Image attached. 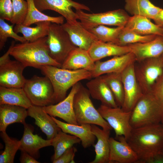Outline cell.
Wrapping results in <instances>:
<instances>
[{"label":"cell","mask_w":163,"mask_h":163,"mask_svg":"<svg viewBox=\"0 0 163 163\" xmlns=\"http://www.w3.org/2000/svg\"><path fill=\"white\" fill-rule=\"evenodd\" d=\"M157 36L154 34L142 35L130 31L124 27L118 37L116 44L125 46L138 43H145L154 40Z\"/></svg>","instance_id":"obj_36"},{"label":"cell","mask_w":163,"mask_h":163,"mask_svg":"<svg viewBox=\"0 0 163 163\" xmlns=\"http://www.w3.org/2000/svg\"><path fill=\"white\" fill-rule=\"evenodd\" d=\"M46 37L33 42L26 41L14 45L10 55L25 67L40 69L47 65L61 68L62 65L50 56Z\"/></svg>","instance_id":"obj_2"},{"label":"cell","mask_w":163,"mask_h":163,"mask_svg":"<svg viewBox=\"0 0 163 163\" xmlns=\"http://www.w3.org/2000/svg\"><path fill=\"white\" fill-rule=\"evenodd\" d=\"M0 135L5 147L0 155V163H13L16 153L19 149L20 141L10 138L6 132H1Z\"/></svg>","instance_id":"obj_35"},{"label":"cell","mask_w":163,"mask_h":163,"mask_svg":"<svg viewBox=\"0 0 163 163\" xmlns=\"http://www.w3.org/2000/svg\"><path fill=\"white\" fill-rule=\"evenodd\" d=\"M95 66V62L88 51L76 47L69 54L61 68L71 70L83 69L90 72Z\"/></svg>","instance_id":"obj_23"},{"label":"cell","mask_w":163,"mask_h":163,"mask_svg":"<svg viewBox=\"0 0 163 163\" xmlns=\"http://www.w3.org/2000/svg\"><path fill=\"white\" fill-rule=\"evenodd\" d=\"M110 137L109 163H137L138 156L123 136Z\"/></svg>","instance_id":"obj_14"},{"label":"cell","mask_w":163,"mask_h":163,"mask_svg":"<svg viewBox=\"0 0 163 163\" xmlns=\"http://www.w3.org/2000/svg\"><path fill=\"white\" fill-rule=\"evenodd\" d=\"M124 27L141 35L154 34L163 36V28L152 23L149 19L143 16L134 15L129 17Z\"/></svg>","instance_id":"obj_27"},{"label":"cell","mask_w":163,"mask_h":163,"mask_svg":"<svg viewBox=\"0 0 163 163\" xmlns=\"http://www.w3.org/2000/svg\"><path fill=\"white\" fill-rule=\"evenodd\" d=\"M151 93L158 100L163 102V75L156 81L152 87Z\"/></svg>","instance_id":"obj_41"},{"label":"cell","mask_w":163,"mask_h":163,"mask_svg":"<svg viewBox=\"0 0 163 163\" xmlns=\"http://www.w3.org/2000/svg\"><path fill=\"white\" fill-rule=\"evenodd\" d=\"M77 20L85 29L99 25L124 27L129 17L121 9L97 13H88L82 10H76Z\"/></svg>","instance_id":"obj_9"},{"label":"cell","mask_w":163,"mask_h":163,"mask_svg":"<svg viewBox=\"0 0 163 163\" xmlns=\"http://www.w3.org/2000/svg\"><path fill=\"white\" fill-rule=\"evenodd\" d=\"M40 69L53 85L54 104L64 99L68 90L76 83L92 78L91 72L83 69L71 70L49 65L43 66Z\"/></svg>","instance_id":"obj_3"},{"label":"cell","mask_w":163,"mask_h":163,"mask_svg":"<svg viewBox=\"0 0 163 163\" xmlns=\"http://www.w3.org/2000/svg\"><path fill=\"white\" fill-rule=\"evenodd\" d=\"M133 63L121 73L124 91V100L121 108L131 111L143 94L137 81Z\"/></svg>","instance_id":"obj_12"},{"label":"cell","mask_w":163,"mask_h":163,"mask_svg":"<svg viewBox=\"0 0 163 163\" xmlns=\"http://www.w3.org/2000/svg\"><path fill=\"white\" fill-rule=\"evenodd\" d=\"M81 84L79 82L74 85L68 95L63 100L55 104L42 107L43 110L50 115L59 117L68 123L78 125L74 111L73 100Z\"/></svg>","instance_id":"obj_13"},{"label":"cell","mask_w":163,"mask_h":163,"mask_svg":"<svg viewBox=\"0 0 163 163\" xmlns=\"http://www.w3.org/2000/svg\"><path fill=\"white\" fill-rule=\"evenodd\" d=\"M134 54L129 52L114 57L107 61L95 62L94 69L91 72L92 78L112 73H121L127 67L136 62Z\"/></svg>","instance_id":"obj_16"},{"label":"cell","mask_w":163,"mask_h":163,"mask_svg":"<svg viewBox=\"0 0 163 163\" xmlns=\"http://www.w3.org/2000/svg\"><path fill=\"white\" fill-rule=\"evenodd\" d=\"M27 109L18 106L0 105V131L5 132L7 126L13 123H25L28 116Z\"/></svg>","instance_id":"obj_26"},{"label":"cell","mask_w":163,"mask_h":163,"mask_svg":"<svg viewBox=\"0 0 163 163\" xmlns=\"http://www.w3.org/2000/svg\"></svg>","instance_id":"obj_49"},{"label":"cell","mask_w":163,"mask_h":163,"mask_svg":"<svg viewBox=\"0 0 163 163\" xmlns=\"http://www.w3.org/2000/svg\"><path fill=\"white\" fill-rule=\"evenodd\" d=\"M162 58H163V54L162 55Z\"/></svg>","instance_id":"obj_48"},{"label":"cell","mask_w":163,"mask_h":163,"mask_svg":"<svg viewBox=\"0 0 163 163\" xmlns=\"http://www.w3.org/2000/svg\"><path fill=\"white\" fill-rule=\"evenodd\" d=\"M86 85L92 97L100 101L101 104L112 107H118L112 91L102 76L94 78Z\"/></svg>","instance_id":"obj_20"},{"label":"cell","mask_w":163,"mask_h":163,"mask_svg":"<svg viewBox=\"0 0 163 163\" xmlns=\"http://www.w3.org/2000/svg\"><path fill=\"white\" fill-rule=\"evenodd\" d=\"M28 116L35 120V124L46 135L47 139H52L61 129L42 107L32 105L27 109Z\"/></svg>","instance_id":"obj_19"},{"label":"cell","mask_w":163,"mask_h":163,"mask_svg":"<svg viewBox=\"0 0 163 163\" xmlns=\"http://www.w3.org/2000/svg\"><path fill=\"white\" fill-rule=\"evenodd\" d=\"M13 14L10 21L12 24H22L26 18L27 10L28 3L24 0H11Z\"/></svg>","instance_id":"obj_38"},{"label":"cell","mask_w":163,"mask_h":163,"mask_svg":"<svg viewBox=\"0 0 163 163\" xmlns=\"http://www.w3.org/2000/svg\"><path fill=\"white\" fill-rule=\"evenodd\" d=\"M23 88L33 105L43 107L54 104L53 88L46 76L34 75L26 79Z\"/></svg>","instance_id":"obj_8"},{"label":"cell","mask_w":163,"mask_h":163,"mask_svg":"<svg viewBox=\"0 0 163 163\" xmlns=\"http://www.w3.org/2000/svg\"><path fill=\"white\" fill-rule=\"evenodd\" d=\"M161 123L163 125V115L162 118Z\"/></svg>","instance_id":"obj_47"},{"label":"cell","mask_w":163,"mask_h":163,"mask_svg":"<svg viewBox=\"0 0 163 163\" xmlns=\"http://www.w3.org/2000/svg\"><path fill=\"white\" fill-rule=\"evenodd\" d=\"M20 161L21 163H39L34 158L26 152L21 151Z\"/></svg>","instance_id":"obj_42"},{"label":"cell","mask_w":163,"mask_h":163,"mask_svg":"<svg viewBox=\"0 0 163 163\" xmlns=\"http://www.w3.org/2000/svg\"><path fill=\"white\" fill-rule=\"evenodd\" d=\"M153 20L156 24L163 28V9H161Z\"/></svg>","instance_id":"obj_45"},{"label":"cell","mask_w":163,"mask_h":163,"mask_svg":"<svg viewBox=\"0 0 163 163\" xmlns=\"http://www.w3.org/2000/svg\"><path fill=\"white\" fill-rule=\"evenodd\" d=\"M134 70L137 81L143 94L151 93L156 81L163 74L162 56L136 61Z\"/></svg>","instance_id":"obj_7"},{"label":"cell","mask_w":163,"mask_h":163,"mask_svg":"<svg viewBox=\"0 0 163 163\" xmlns=\"http://www.w3.org/2000/svg\"><path fill=\"white\" fill-rule=\"evenodd\" d=\"M91 131L97 139L94 145L96 154L94 159L90 163H109L110 145L109 139L110 130L99 128L91 124Z\"/></svg>","instance_id":"obj_25"},{"label":"cell","mask_w":163,"mask_h":163,"mask_svg":"<svg viewBox=\"0 0 163 163\" xmlns=\"http://www.w3.org/2000/svg\"><path fill=\"white\" fill-rule=\"evenodd\" d=\"M24 131L20 140L19 149L28 153L34 158H37L39 150L43 147L52 145V139L45 140L33 133V128L25 123L24 124Z\"/></svg>","instance_id":"obj_21"},{"label":"cell","mask_w":163,"mask_h":163,"mask_svg":"<svg viewBox=\"0 0 163 163\" xmlns=\"http://www.w3.org/2000/svg\"><path fill=\"white\" fill-rule=\"evenodd\" d=\"M36 8L41 12L51 10L60 14L66 22L73 23L77 21V15L72 9L85 10L90 11L87 6L72 0H34Z\"/></svg>","instance_id":"obj_11"},{"label":"cell","mask_w":163,"mask_h":163,"mask_svg":"<svg viewBox=\"0 0 163 163\" xmlns=\"http://www.w3.org/2000/svg\"><path fill=\"white\" fill-rule=\"evenodd\" d=\"M112 91L118 107H121L124 100V91L121 73H112L102 76Z\"/></svg>","instance_id":"obj_33"},{"label":"cell","mask_w":163,"mask_h":163,"mask_svg":"<svg viewBox=\"0 0 163 163\" xmlns=\"http://www.w3.org/2000/svg\"><path fill=\"white\" fill-rule=\"evenodd\" d=\"M28 3L27 13L22 24L29 27L31 24L44 21L62 24L64 23V18L62 16L52 17L46 15L40 11L36 7L34 0H26Z\"/></svg>","instance_id":"obj_31"},{"label":"cell","mask_w":163,"mask_h":163,"mask_svg":"<svg viewBox=\"0 0 163 163\" xmlns=\"http://www.w3.org/2000/svg\"><path fill=\"white\" fill-rule=\"evenodd\" d=\"M21 106L27 109L33 105L23 88L0 86V105Z\"/></svg>","instance_id":"obj_28"},{"label":"cell","mask_w":163,"mask_h":163,"mask_svg":"<svg viewBox=\"0 0 163 163\" xmlns=\"http://www.w3.org/2000/svg\"><path fill=\"white\" fill-rule=\"evenodd\" d=\"M97 110L114 129L116 137L123 136L127 139L133 129L130 122L131 111H126L119 107H112L102 104Z\"/></svg>","instance_id":"obj_10"},{"label":"cell","mask_w":163,"mask_h":163,"mask_svg":"<svg viewBox=\"0 0 163 163\" xmlns=\"http://www.w3.org/2000/svg\"><path fill=\"white\" fill-rule=\"evenodd\" d=\"M145 163H163V154L158 153L145 161Z\"/></svg>","instance_id":"obj_44"},{"label":"cell","mask_w":163,"mask_h":163,"mask_svg":"<svg viewBox=\"0 0 163 163\" xmlns=\"http://www.w3.org/2000/svg\"><path fill=\"white\" fill-rule=\"evenodd\" d=\"M90 95L88 89L81 83L73 100L74 110L78 124H94L111 130L112 129L95 108Z\"/></svg>","instance_id":"obj_5"},{"label":"cell","mask_w":163,"mask_h":163,"mask_svg":"<svg viewBox=\"0 0 163 163\" xmlns=\"http://www.w3.org/2000/svg\"><path fill=\"white\" fill-rule=\"evenodd\" d=\"M61 25L68 34L72 42L77 47L88 51L92 43L98 40L80 21H77L73 23L66 22Z\"/></svg>","instance_id":"obj_18"},{"label":"cell","mask_w":163,"mask_h":163,"mask_svg":"<svg viewBox=\"0 0 163 163\" xmlns=\"http://www.w3.org/2000/svg\"><path fill=\"white\" fill-rule=\"evenodd\" d=\"M163 102L151 93L143 94L131 111L130 124L133 128L161 123Z\"/></svg>","instance_id":"obj_4"},{"label":"cell","mask_w":163,"mask_h":163,"mask_svg":"<svg viewBox=\"0 0 163 163\" xmlns=\"http://www.w3.org/2000/svg\"><path fill=\"white\" fill-rule=\"evenodd\" d=\"M125 10L131 14L139 15L154 20L162 8L149 0H125Z\"/></svg>","instance_id":"obj_29"},{"label":"cell","mask_w":163,"mask_h":163,"mask_svg":"<svg viewBox=\"0 0 163 163\" xmlns=\"http://www.w3.org/2000/svg\"><path fill=\"white\" fill-rule=\"evenodd\" d=\"M51 23L48 21L40 22L36 23V26L34 27L25 26L22 24H17L14 30L17 34H22L26 41L33 42L47 36Z\"/></svg>","instance_id":"obj_30"},{"label":"cell","mask_w":163,"mask_h":163,"mask_svg":"<svg viewBox=\"0 0 163 163\" xmlns=\"http://www.w3.org/2000/svg\"><path fill=\"white\" fill-rule=\"evenodd\" d=\"M80 139L77 137L68 135L60 130L52 139V145L54 147V154L52 161L58 158L67 149L75 144L80 143Z\"/></svg>","instance_id":"obj_32"},{"label":"cell","mask_w":163,"mask_h":163,"mask_svg":"<svg viewBox=\"0 0 163 163\" xmlns=\"http://www.w3.org/2000/svg\"><path fill=\"white\" fill-rule=\"evenodd\" d=\"M46 43L50 56L61 65L70 53L77 47L61 25L55 23L50 24Z\"/></svg>","instance_id":"obj_6"},{"label":"cell","mask_w":163,"mask_h":163,"mask_svg":"<svg viewBox=\"0 0 163 163\" xmlns=\"http://www.w3.org/2000/svg\"><path fill=\"white\" fill-rule=\"evenodd\" d=\"M159 153H161V154H163V148L161 150V151H160V152H159Z\"/></svg>","instance_id":"obj_46"},{"label":"cell","mask_w":163,"mask_h":163,"mask_svg":"<svg viewBox=\"0 0 163 163\" xmlns=\"http://www.w3.org/2000/svg\"><path fill=\"white\" fill-rule=\"evenodd\" d=\"M15 45L14 41L11 42V44L7 51L0 58V66H1L9 61L10 59L9 55L12 48Z\"/></svg>","instance_id":"obj_43"},{"label":"cell","mask_w":163,"mask_h":163,"mask_svg":"<svg viewBox=\"0 0 163 163\" xmlns=\"http://www.w3.org/2000/svg\"><path fill=\"white\" fill-rule=\"evenodd\" d=\"M14 24L10 25L5 20L0 18V50H2L9 37H11L21 43L26 41L23 36H19L14 30Z\"/></svg>","instance_id":"obj_37"},{"label":"cell","mask_w":163,"mask_h":163,"mask_svg":"<svg viewBox=\"0 0 163 163\" xmlns=\"http://www.w3.org/2000/svg\"><path fill=\"white\" fill-rule=\"evenodd\" d=\"M124 27L111 28L99 25L86 29L94 35L98 40L117 44L121 32Z\"/></svg>","instance_id":"obj_34"},{"label":"cell","mask_w":163,"mask_h":163,"mask_svg":"<svg viewBox=\"0 0 163 163\" xmlns=\"http://www.w3.org/2000/svg\"><path fill=\"white\" fill-rule=\"evenodd\" d=\"M51 116L53 120L63 132L79 138L84 148H86L94 145L96 138L92 132L91 124H70L63 122Z\"/></svg>","instance_id":"obj_22"},{"label":"cell","mask_w":163,"mask_h":163,"mask_svg":"<svg viewBox=\"0 0 163 163\" xmlns=\"http://www.w3.org/2000/svg\"><path fill=\"white\" fill-rule=\"evenodd\" d=\"M25 67L20 62L10 60L0 66V86L23 88L26 79L23 75Z\"/></svg>","instance_id":"obj_15"},{"label":"cell","mask_w":163,"mask_h":163,"mask_svg":"<svg viewBox=\"0 0 163 163\" xmlns=\"http://www.w3.org/2000/svg\"><path fill=\"white\" fill-rule=\"evenodd\" d=\"M126 140L138 156L137 163H145L163 148V125L160 123L133 128Z\"/></svg>","instance_id":"obj_1"},{"label":"cell","mask_w":163,"mask_h":163,"mask_svg":"<svg viewBox=\"0 0 163 163\" xmlns=\"http://www.w3.org/2000/svg\"><path fill=\"white\" fill-rule=\"evenodd\" d=\"M13 10L11 0H0V18L11 21Z\"/></svg>","instance_id":"obj_39"},{"label":"cell","mask_w":163,"mask_h":163,"mask_svg":"<svg viewBox=\"0 0 163 163\" xmlns=\"http://www.w3.org/2000/svg\"><path fill=\"white\" fill-rule=\"evenodd\" d=\"M77 149L73 146L67 149L58 158L53 161V163H75L74 158Z\"/></svg>","instance_id":"obj_40"},{"label":"cell","mask_w":163,"mask_h":163,"mask_svg":"<svg viewBox=\"0 0 163 163\" xmlns=\"http://www.w3.org/2000/svg\"><path fill=\"white\" fill-rule=\"evenodd\" d=\"M134 55L136 61L161 56L163 54V36L157 35L152 40L128 45Z\"/></svg>","instance_id":"obj_17"},{"label":"cell","mask_w":163,"mask_h":163,"mask_svg":"<svg viewBox=\"0 0 163 163\" xmlns=\"http://www.w3.org/2000/svg\"><path fill=\"white\" fill-rule=\"evenodd\" d=\"M88 51L94 62L107 57L120 56L130 52L128 45L121 46L98 40L94 42Z\"/></svg>","instance_id":"obj_24"}]
</instances>
